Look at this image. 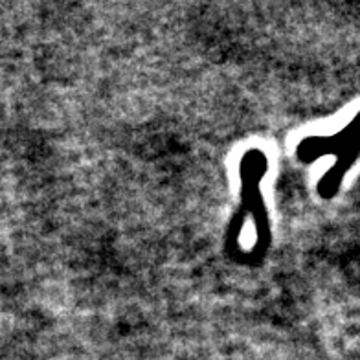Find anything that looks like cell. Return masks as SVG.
<instances>
[{"label":"cell","mask_w":360,"mask_h":360,"mask_svg":"<svg viewBox=\"0 0 360 360\" xmlns=\"http://www.w3.org/2000/svg\"><path fill=\"white\" fill-rule=\"evenodd\" d=\"M266 171V157L259 149H250L241 160L243 197L247 199V212L254 214L257 230V248H265L269 241V223H266L265 208L261 202L259 182Z\"/></svg>","instance_id":"6da1fadb"}]
</instances>
